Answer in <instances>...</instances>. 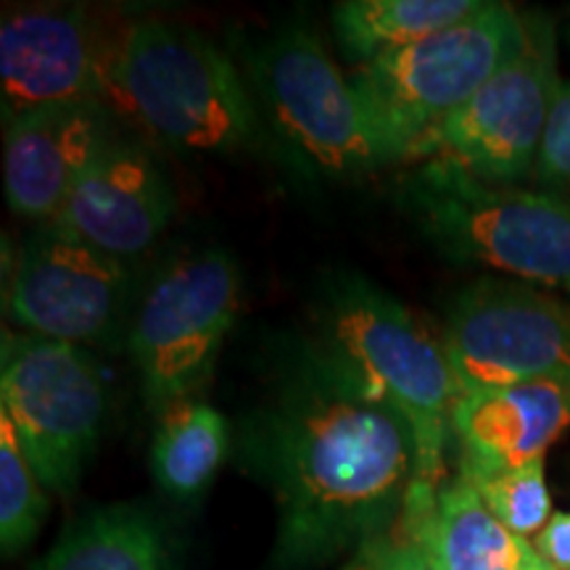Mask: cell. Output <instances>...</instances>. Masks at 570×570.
<instances>
[{"label":"cell","mask_w":570,"mask_h":570,"mask_svg":"<svg viewBox=\"0 0 570 570\" xmlns=\"http://www.w3.org/2000/svg\"><path fill=\"white\" fill-rule=\"evenodd\" d=\"M531 177L550 194L570 198V82H562L558 92Z\"/></svg>","instance_id":"obj_22"},{"label":"cell","mask_w":570,"mask_h":570,"mask_svg":"<svg viewBox=\"0 0 570 570\" xmlns=\"http://www.w3.org/2000/svg\"><path fill=\"white\" fill-rule=\"evenodd\" d=\"M101 101L46 106L6 122V202L19 217L53 223L71 190L117 140Z\"/></svg>","instance_id":"obj_13"},{"label":"cell","mask_w":570,"mask_h":570,"mask_svg":"<svg viewBox=\"0 0 570 570\" xmlns=\"http://www.w3.org/2000/svg\"><path fill=\"white\" fill-rule=\"evenodd\" d=\"M114 35L77 6H30L6 13L0 24L3 122L46 106L106 104Z\"/></svg>","instance_id":"obj_12"},{"label":"cell","mask_w":570,"mask_h":570,"mask_svg":"<svg viewBox=\"0 0 570 570\" xmlns=\"http://www.w3.org/2000/svg\"><path fill=\"white\" fill-rule=\"evenodd\" d=\"M254 96L291 154L312 169L352 177L394 164L352 80L304 27H281L246 51Z\"/></svg>","instance_id":"obj_6"},{"label":"cell","mask_w":570,"mask_h":570,"mask_svg":"<svg viewBox=\"0 0 570 570\" xmlns=\"http://www.w3.org/2000/svg\"><path fill=\"white\" fill-rule=\"evenodd\" d=\"M533 547L552 570H570V512H554Z\"/></svg>","instance_id":"obj_24"},{"label":"cell","mask_w":570,"mask_h":570,"mask_svg":"<svg viewBox=\"0 0 570 570\" xmlns=\"http://www.w3.org/2000/svg\"><path fill=\"white\" fill-rule=\"evenodd\" d=\"M402 204L446 259L570 294L568 196L489 183L431 159L404 180Z\"/></svg>","instance_id":"obj_4"},{"label":"cell","mask_w":570,"mask_h":570,"mask_svg":"<svg viewBox=\"0 0 570 570\" xmlns=\"http://www.w3.org/2000/svg\"><path fill=\"white\" fill-rule=\"evenodd\" d=\"M240 309V269L225 248L185 252L156 269L135 304L127 352L154 412L194 399Z\"/></svg>","instance_id":"obj_7"},{"label":"cell","mask_w":570,"mask_h":570,"mask_svg":"<svg viewBox=\"0 0 570 570\" xmlns=\"http://www.w3.org/2000/svg\"><path fill=\"white\" fill-rule=\"evenodd\" d=\"M42 489L9 417L0 415V550L6 558L24 552L46 523L48 499Z\"/></svg>","instance_id":"obj_20"},{"label":"cell","mask_w":570,"mask_h":570,"mask_svg":"<svg viewBox=\"0 0 570 570\" xmlns=\"http://www.w3.org/2000/svg\"><path fill=\"white\" fill-rule=\"evenodd\" d=\"M27 570H173V552L151 508L119 502L77 518Z\"/></svg>","instance_id":"obj_17"},{"label":"cell","mask_w":570,"mask_h":570,"mask_svg":"<svg viewBox=\"0 0 570 570\" xmlns=\"http://www.w3.org/2000/svg\"><path fill=\"white\" fill-rule=\"evenodd\" d=\"M235 458L275 497V570H317L389 537L420 475L407 420L298 354L240 423Z\"/></svg>","instance_id":"obj_1"},{"label":"cell","mask_w":570,"mask_h":570,"mask_svg":"<svg viewBox=\"0 0 570 570\" xmlns=\"http://www.w3.org/2000/svg\"><path fill=\"white\" fill-rule=\"evenodd\" d=\"M523 38L525 13L483 3L473 17L356 67L352 85L391 159H412L420 140L460 111L520 51Z\"/></svg>","instance_id":"obj_5"},{"label":"cell","mask_w":570,"mask_h":570,"mask_svg":"<svg viewBox=\"0 0 570 570\" xmlns=\"http://www.w3.org/2000/svg\"><path fill=\"white\" fill-rule=\"evenodd\" d=\"M402 520L417 525L439 570H552L537 547L491 515L460 475L441 489L415 483Z\"/></svg>","instance_id":"obj_16"},{"label":"cell","mask_w":570,"mask_h":570,"mask_svg":"<svg viewBox=\"0 0 570 570\" xmlns=\"http://www.w3.org/2000/svg\"><path fill=\"white\" fill-rule=\"evenodd\" d=\"M381 570H439V566L417 525L399 518L394 531L386 539Z\"/></svg>","instance_id":"obj_23"},{"label":"cell","mask_w":570,"mask_h":570,"mask_svg":"<svg viewBox=\"0 0 570 570\" xmlns=\"http://www.w3.org/2000/svg\"><path fill=\"white\" fill-rule=\"evenodd\" d=\"M460 479L470 483L491 515L518 537H539V531L550 523L552 499L547 489L544 460L520 468L468 473Z\"/></svg>","instance_id":"obj_21"},{"label":"cell","mask_w":570,"mask_h":570,"mask_svg":"<svg viewBox=\"0 0 570 570\" xmlns=\"http://www.w3.org/2000/svg\"><path fill=\"white\" fill-rule=\"evenodd\" d=\"M386 539L389 537H381V539L367 541V544H362L360 550L348 558V562L341 566V570H381V558H383V550H386Z\"/></svg>","instance_id":"obj_25"},{"label":"cell","mask_w":570,"mask_h":570,"mask_svg":"<svg viewBox=\"0 0 570 570\" xmlns=\"http://www.w3.org/2000/svg\"><path fill=\"white\" fill-rule=\"evenodd\" d=\"M0 415L9 417L42 487L71 494L109 415L104 370L82 346L6 331Z\"/></svg>","instance_id":"obj_8"},{"label":"cell","mask_w":570,"mask_h":570,"mask_svg":"<svg viewBox=\"0 0 570 570\" xmlns=\"http://www.w3.org/2000/svg\"><path fill=\"white\" fill-rule=\"evenodd\" d=\"M570 428V381H537L465 394L454 410L460 475L544 460Z\"/></svg>","instance_id":"obj_15"},{"label":"cell","mask_w":570,"mask_h":570,"mask_svg":"<svg viewBox=\"0 0 570 570\" xmlns=\"http://www.w3.org/2000/svg\"><path fill=\"white\" fill-rule=\"evenodd\" d=\"M441 341L462 396L570 381V304L529 283H468L446 306Z\"/></svg>","instance_id":"obj_11"},{"label":"cell","mask_w":570,"mask_h":570,"mask_svg":"<svg viewBox=\"0 0 570 570\" xmlns=\"http://www.w3.org/2000/svg\"><path fill=\"white\" fill-rule=\"evenodd\" d=\"M106 106L177 151H233L254 138L256 104L230 56L161 19L114 35Z\"/></svg>","instance_id":"obj_3"},{"label":"cell","mask_w":570,"mask_h":570,"mask_svg":"<svg viewBox=\"0 0 570 570\" xmlns=\"http://www.w3.org/2000/svg\"><path fill=\"white\" fill-rule=\"evenodd\" d=\"M560 88L552 19L525 13L520 51L460 111L428 132L412 159L458 164L502 185L531 177Z\"/></svg>","instance_id":"obj_9"},{"label":"cell","mask_w":570,"mask_h":570,"mask_svg":"<svg viewBox=\"0 0 570 570\" xmlns=\"http://www.w3.org/2000/svg\"><path fill=\"white\" fill-rule=\"evenodd\" d=\"M481 0H346L333 11L341 51L356 67L473 17Z\"/></svg>","instance_id":"obj_19"},{"label":"cell","mask_w":570,"mask_h":570,"mask_svg":"<svg viewBox=\"0 0 570 570\" xmlns=\"http://www.w3.org/2000/svg\"><path fill=\"white\" fill-rule=\"evenodd\" d=\"M233 446L230 423L202 399L164 410L151 444V473L175 502H194L209 489Z\"/></svg>","instance_id":"obj_18"},{"label":"cell","mask_w":570,"mask_h":570,"mask_svg":"<svg viewBox=\"0 0 570 570\" xmlns=\"http://www.w3.org/2000/svg\"><path fill=\"white\" fill-rule=\"evenodd\" d=\"M173 212V188L151 151L117 138L77 183L53 223L130 262L161 238Z\"/></svg>","instance_id":"obj_14"},{"label":"cell","mask_w":570,"mask_h":570,"mask_svg":"<svg viewBox=\"0 0 570 570\" xmlns=\"http://www.w3.org/2000/svg\"><path fill=\"white\" fill-rule=\"evenodd\" d=\"M294 354L407 420L417 441L420 483L441 489L454 410L462 399L441 333L360 273L327 275Z\"/></svg>","instance_id":"obj_2"},{"label":"cell","mask_w":570,"mask_h":570,"mask_svg":"<svg viewBox=\"0 0 570 570\" xmlns=\"http://www.w3.org/2000/svg\"><path fill=\"white\" fill-rule=\"evenodd\" d=\"M135 304L127 262L56 223L40 225L24 240L6 298L24 333L111 352L127 348Z\"/></svg>","instance_id":"obj_10"}]
</instances>
